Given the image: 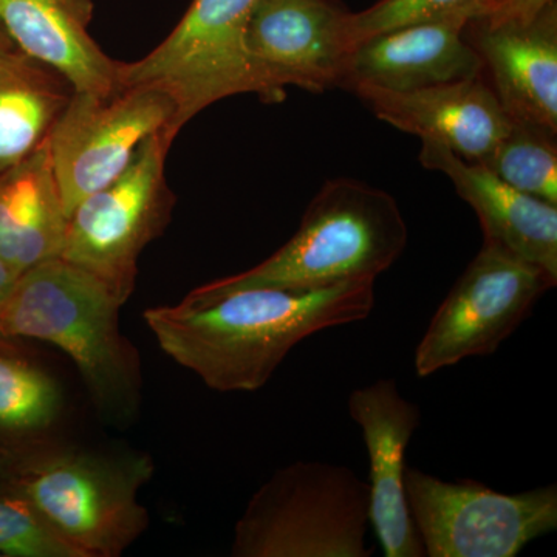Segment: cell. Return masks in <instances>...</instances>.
Here are the masks:
<instances>
[{
	"label": "cell",
	"instance_id": "obj_11",
	"mask_svg": "<svg viewBox=\"0 0 557 557\" xmlns=\"http://www.w3.org/2000/svg\"><path fill=\"white\" fill-rule=\"evenodd\" d=\"M350 17L335 0H256L245 46L271 102L284 100L287 87H343L355 50Z\"/></svg>",
	"mask_w": 557,
	"mask_h": 557
},
{
	"label": "cell",
	"instance_id": "obj_27",
	"mask_svg": "<svg viewBox=\"0 0 557 557\" xmlns=\"http://www.w3.org/2000/svg\"><path fill=\"white\" fill-rule=\"evenodd\" d=\"M14 49H16V46H14L13 40H11L9 33H7L5 27L2 25V22H0V54Z\"/></svg>",
	"mask_w": 557,
	"mask_h": 557
},
{
	"label": "cell",
	"instance_id": "obj_6",
	"mask_svg": "<svg viewBox=\"0 0 557 557\" xmlns=\"http://www.w3.org/2000/svg\"><path fill=\"white\" fill-rule=\"evenodd\" d=\"M256 0H193L185 16L148 57L120 62L121 86H152L175 106L171 134L201 110L234 95L270 91L249 61L245 35Z\"/></svg>",
	"mask_w": 557,
	"mask_h": 557
},
{
	"label": "cell",
	"instance_id": "obj_1",
	"mask_svg": "<svg viewBox=\"0 0 557 557\" xmlns=\"http://www.w3.org/2000/svg\"><path fill=\"white\" fill-rule=\"evenodd\" d=\"M375 282L314 289L247 288L208 302L150 307L146 324L161 350L218 392L265 386L304 339L364 321Z\"/></svg>",
	"mask_w": 557,
	"mask_h": 557
},
{
	"label": "cell",
	"instance_id": "obj_20",
	"mask_svg": "<svg viewBox=\"0 0 557 557\" xmlns=\"http://www.w3.org/2000/svg\"><path fill=\"white\" fill-rule=\"evenodd\" d=\"M61 408L57 380L0 338V429L16 434L44 431Z\"/></svg>",
	"mask_w": 557,
	"mask_h": 557
},
{
	"label": "cell",
	"instance_id": "obj_17",
	"mask_svg": "<svg viewBox=\"0 0 557 557\" xmlns=\"http://www.w3.org/2000/svg\"><path fill=\"white\" fill-rule=\"evenodd\" d=\"M91 0H0V22L22 53L53 69L75 91L120 89V62L97 46Z\"/></svg>",
	"mask_w": 557,
	"mask_h": 557
},
{
	"label": "cell",
	"instance_id": "obj_8",
	"mask_svg": "<svg viewBox=\"0 0 557 557\" xmlns=\"http://www.w3.org/2000/svg\"><path fill=\"white\" fill-rule=\"evenodd\" d=\"M406 500L424 555L516 557L557 528V486L504 494L474 482H446L406 467Z\"/></svg>",
	"mask_w": 557,
	"mask_h": 557
},
{
	"label": "cell",
	"instance_id": "obj_22",
	"mask_svg": "<svg viewBox=\"0 0 557 557\" xmlns=\"http://www.w3.org/2000/svg\"><path fill=\"white\" fill-rule=\"evenodd\" d=\"M497 0H379L368 10L351 13L354 46L403 25L440 17L465 16L469 22L485 21Z\"/></svg>",
	"mask_w": 557,
	"mask_h": 557
},
{
	"label": "cell",
	"instance_id": "obj_13",
	"mask_svg": "<svg viewBox=\"0 0 557 557\" xmlns=\"http://www.w3.org/2000/svg\"><path fill=\"white\" fill-rule=\"evenodd\" d=\"M348 91L395 129L421 141L437 143L478 163L493 152L512 123L485 76L410 91L366 84L351 86Z\"/></svg>",
	"mask_w": 557,
	"mask_h": 557
},
{
	"label": "cell",
	"instance_id": "obj_15",
	"mask_svg": "<svg viewBox=\"0 0 557 557\" xmlns=\"http://www.w3.org/2000/svg\"><path fill=\"white\" fill-rule=\"evenodd\" d=\"M468 17L403 25L358 44L341 89L366 84L410 91L483 76V64L467 36Z\"/></svg>",
	"mask_w": 557,
	"mask_h": 557
},
{
	"label": "cell",
	"instance_id": "obj_12",
	"mask_svg": "<svg viewBox=\"0 0 557 557\" xmlns=\"http://www.w3.org/2000/svg\"><path fill=\"white\" fill-rule=\"evenodd\" d=\"M348 413L361 428L370 458V523L386 557H421L423 545L406 500V449L420 426L416 403L384 379L348 397Z\"/></svg>",
	"mask_w": 557,
	"mask_h": 557
},
{
	"label": "cell",
	"instance_id": "obj_26",
	"mask_svg": "<svg viewBox=\"0 0 557 557\" xmlns=\"http://www.w3.org/2000/svg\"><path fill=\"white\" fill-rule=\"evenodd\" d=\"M16 460L17 450H0V487L10 485Z\"/></svg>",
	"mask_w": 557,
	"mask_h": 557
},
{
	"label": "cell",
	"instance_id": "obj_24",
	"mask_svg": "<svg viewBox=\"0 0 557 557\" xmlns=\"http://www.w3.org/2000/svg\"><path fill=\"white\" fill-rule=\"evenodd\" d=\"M553 5H556V0H497L490 17L475 22L494 25L533 21Z\"/></svg>",
	"mask_w": 557,
	"mask_h": 557
},
{
	"label": "cell",
	"instance_id": "obj_4",
	"mask_svg": "<svg viewBox=\"0 0 557 557\" xmlns=\"http://www.w3.org/2000/svg\"><path fill=\"white\" fill-rule=\"evenodd\" d=\"M153 469L152 458L138 450L38 446L17 450L9 487L81 557H119L149 525L139 491Z\"/></svg>",
	"mask_w": 557,
	"mask_h": 557
},
{
	"label": "cell",
	"instance_id": "obj_10",
	"mask_svg": "<svg viewBox=\"0 0 557 557\" xmlns=\"http://www.w3.org/2000/svg\"><path fill=\"white\" fill-rule=\"evenodd\" d=\"M174 101L152 86H121L112 94L72 91L51 127V164L70 218L79 201L126 170L141 143L171 134Z\"/></svg>",
	"mask_w": 557,
	"mask_h": 557
},
{
	"label": "cell",
	"instance_id": "obj_25",
	"mask_svg": "<svg viewBox=\"0 0 557 557\" xmlns=\"http://www.w3.org/2000/svg\"><path fill=\"white\" fill-rule=\"evenodd\" d=\"M17 277H20V274L11 269L5 260L0 258V309H2L5 300L9 299L11 289H13L14 284H16Z\"/></svg>",
	"mask_w": 557,
	"mask_h": 557
},
{
	"label": "cell",
	"instance_id": "obj_14",
	"mask_svg": "<svg viewBox=\"0 0 557 557\" xmlns=\"http://www.w3.org/2000/svg\"><path fill=\"white\" fill-rule=\"evenodd\" d=\"M467 36L509 119L557 134V5L528 22H469Z\"/></svg>",
	"mask_w": 557,
	"mask_h": 557
},
{
	"label": "cell",
	"instance_id": "obj_19",
	"mask_svg": "<svg viewBox=\"0 0 557 557\" xmlns=\"http://www.w3.org/2000/svg\"><path fill=\"white\" fill-rule=\"evenodd\" d=\"M72 91L60 73L21 50L0 54V174L44 145Z\"/></svg>",
	"mask_w": 557,
	"mask_h": 557
},
{
	"label": "cell",
	"instance_id": "obj_9",
	"mask_svg": "<svg viewBox=\"0 0 557 557\" xmlns=\"http://www.w3.org/2000/svg\"><path fill=\"white\" fill-rule=\"evenodd\" d=\"M556 284L548 271L483 242L417 346V375L424 379L463 359L493 355Z\"/></svg>",
	"mask_w": 557,
	"mask_h": 557
},
{
	"label": "cell",
	"instance_id": "obj_3",
	"mask_svg": "<svg viewBox=\"0 0 557 557\" xmlns=\"http://www.w3.org/2000/svg\"><path fill=\"white\" fill-rule=\"evenodd\" d=\"M408 237L401 209L386 190L361 180H327L284 247L252 269L193 289L183 300L208 302L247 288L314 289L375 282L401 258Z\"/></svg>",
	"mask_w": 557,
	"mask_h": 557
},
{
	"label": "cell",
	"instance_id": "obj_23",
	"mask_svg": "<svg viewBox=\"0 0 557 557\" xmlns=\"http://www.w3.org/2000/svg\"><path fill=\"white\" fill-rule=\"evenodd\" d=\"M0 556L81 557L17 491L0 487Z\"/></svg>",
	"mask_w": 557,
	"mask_h": 557
},
{
	"label": "cell",
	"instance_id": "obj_21",
	"mask_svg": "<svg viewBox=\"0 0 557 557\" xmlns=\"http://www.w3.org/2000/svg\"><path fill=\"white\" fill-rule=\"evenodd\" d=\"M512 188L557 205L556 134L512 120L493 152L480 161Z\"/></svg>",
	"mask_w": 557,
	"mask_h": 557
},
{
	"label": "cell",
	"instance_id": "obj_2",
	"mask_svg": "<svg viewBox=\"0 0 557 557\" xmlns=\"http://www.w3.org/2000/svg\"><path fill=\"white\" fill-rule=\"evenodd\" d=\"M108 285L57 258L22 273L0 309V338L38 339L69 355L98 410L126 423L141 401V362L121 333Z\"/></svg>",
	"mask_w": 557,
	"mask_h": 557
},
{
	"label": "cell",
	"instance_id": "obj_7",
	"mask_svg": "<svg viewBox=\"0 0 557 557\" xmlns=\"http://www.w3.org/2000/svg\"><path fill=\"white\" fill-rule=\"evenodd\" d=\"M171 145L164 131L145 139L126 170L69 218L60 258L100 278L123 304L134 293L143 249L170 222L174 199L164 163Z\"/></svg>",
	"mask_w": 557,
	"mask_h": 557
},
{
	"label": "cell",
	"instance_id": "obj_18",
	"mask_svg": "<svg viewBox=\"0 0 557 557\" xmlns=\"http://www.w3.org/2000/svg\"><path fill=\"white\" fill-rule=\"evenodd\" d=\"M67 225L46 139L30 157L0 174V258L20 276L60 258Z\"/></svg>",
	"mask_w": 557,
	"mask_h": 557
},
{
	"label": "cell",
	"instance_id": "obj_16",
	"mask_svg": "<svg viewBox=\"0 0 557 557\" xmlns=\"http://www.w3.org/2000/svg\"><path fill=\"white\" fill-rule=\"evenodd\" d=\"M420 163L442 172L478 214L486 244L534 263L557 278V205L512 188L478 161L421 141Z\"/></svg>",
	"mask_w": 557,
	"mask_h": 557
},
{
	"label": "cell",
	"instance_id": "obj_5",
	"mask_svg": "<svg viewBox=\"0 0 557 557\" xmlns=\"http://www.w3.org/2000/svg\"><path fill=\"white\" fill-rule=\"evenodd\" d=\"M370 485L343 465L277 469L234 528L233 557H370Z\"/></svg>",
	"mask_w": 557,
	"mask_h": 557
}]
</instances>
